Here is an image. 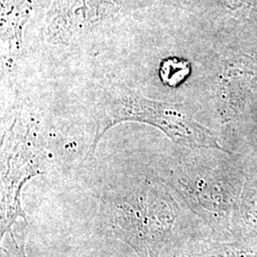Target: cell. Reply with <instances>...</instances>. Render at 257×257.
I'll return each mask as SVG.
<instances>
[{"instance_id":"obj_1","label":"cell","mask_w":257,"mask_h":257,"mask_svg":"<svg viewBox=\"0 0 257 257\" xmlns=\"http://www.w3.org/2000/svg\"><path fill=\"white\" fill-rule=\"evenodd\" d=\"M99 220L104 231L120 239L139 257H157L167 223L163 200L148 180L102 194Z\"/></svg>"},{"instance_id":"obj_2","label":"cell","mask_w":257,"mask_h":257,"mask_svg":"<svg viewBox=\"0 0 257 257\" xmlns=\"http://www.w3.org/2000/svg\"><path fill=\"white\" fill-rule=\"evenodd\" d=\"M95 133L92 154L102 137L122 122L152 125L168 136L180 139L193 135V128L173 105L154 101L119 81H106L99 86L93 106Z\"/></svg>"},{"instance_id":"obj_3","label":"cell","mask_w":257,"mask_h":257,"mask_svg":"<svg viewBox=\"0 0 257 257\" xmlns=\"http://www.w3.org/2000/svg\"><path fill=\"white\" fill-rule=\"evenodd\" d=\"M35 122L19 116L5 134L1 155V238L12 232L19 217L26 221L21 208L24 185L42 175V154L37 145Z\"/></svg>"},{"instance_id":"obj_4","label":"cell","mask_w":257,"mask_h":257,"mask_svg":"<svg viewBox=\"0 0 257 257\" xmlns=\"http://www.w3.org/2000/svg\"><path fill=\"white\" fill-rule=\"evenodd\" d=\"M137 0H55L47 19V36L55 43H65L97 24L134 7Z\"/></svg>"},{"instance_id":"obj_5","label":"cell","mask_w":257,"mask_h":257,"mask_svg":"<svg viewBox=\"0 0 257 257\" xmlns=\"http://www.w3.org/2000/svg\"><path fill=\"white\" fill-rule=\"evenodd\" d=\"M192 67L188 60L178 57L163 59L159 67V76L163 84L176 87L190 75Z\"/></svg>"},{"instance_id":"obj_6","label":"cell","mask_w":257,"mask_h":257,"mask_svg":"<svg viewBox=\"0 0 257 257\" xmlns=\"http://www.w3.org/2000/svg\"><path fill=\"white\" fill-rule=\"evenodd\" d=\"M9 247L2 248V257H27L25 253V240L23 237L17 238L12 232Z\"/></svg>"}]
</instances>
